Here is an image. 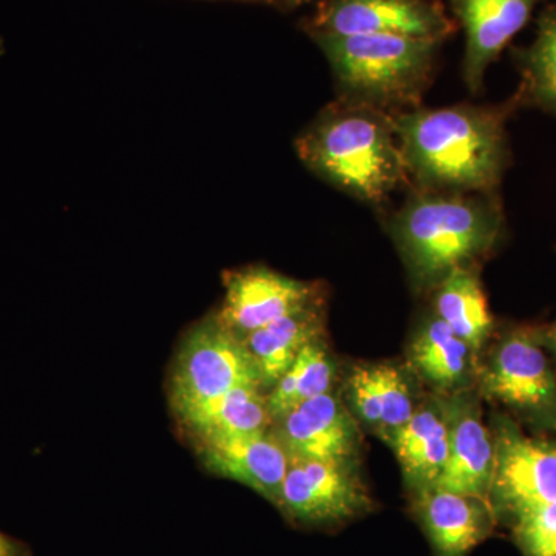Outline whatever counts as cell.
I'll use <instances>...</instances> for the list:
<instances>
[{
    "mask_svg": "<svg viewBox=\"0 0 556 556\" xmlns=\"http://www.w3.org/2000/svg\"><path fill=\"white\" fill-rule=\"evenodd\" d=\"M190 444L214 439L263 433L273 428L266 391L258 387H240L177 420Z\"/></svg>",
    "mask_w": 556,
    "mask_h": 556,
    "instance_id": "obj_21",
    "label": "cell"
},
{
    "mask_svg": "<svg viewBox=\"0 0 556 556\" xmlns=\"http://www.w3.org/2000/svg\"><path fill=\"white\" fill-rule=\"evenodd\" d=\"M295 149L314 174L371 206L408 178L393 115L345 98L318 113Z\"/></svg>",
    "mask_w": 556,
    "mask_h": 556,
    "instance_id": "obj_3",
    "label": "cell"
},
{
    "mask_svg": "<svg viewBox=\"0 0 556 556\" xmlns=\"http://www.w3.org/2000/svg\"><path fill=\"white\" fill-rule=\"evenodd\" d=\"M495 468L490 506L497 522L510 526L526 511L556 501V434H527L507 413L492 422Z\"/></svg>",
    "mask_w": 556,
    "mask_h": 556,
    "instance_id": "obj_7",
    "label": "cell"
},
{
    "mask_svg": "<svg viewBox=\"0 0 556 556\" xmlns=\"http://www.w3.org/2000/svg\"><path fill=\"white\" fill-rule=\"evenodd\" d=\"M291 459L357 463L358 422L336 391L303 402L273 424Z\"/></svg>",
    "mask_w": 556,
    "mask_h": 556,
    "instance_id": "obj_11",
    "label": "cell"
},
{
    "mask_svg": "<svg viewBox=\"0 0 556 556\" xmlns=\"http://www.w3.org/2000/svg\"><path fill=\"white\" fill-rule=\"evenodd\" d=\"M477 391L533 433L556 434V356L546 327L510 325L495 332L481 353Z\"/></svg>",
    "mask_w": 556,
    "mask_h": 556,
    "instance_id": "obj_5",
    "label": "cell"
},
{
    "mask_svg": "<svg viewBox=\"0 0 556 556\" xmlns=\"http://www.w3.org/2000/svg\"><path fill=\"white\" fill-rule=\"evenodd\" d=\"M508 527L522 556H556V501L526 511Z\"/></svg>",
    "mask_w": 556,
    "mask_h": 556,
    "instance_id": "obj_24",
    "label": "cell"
},
{
    "mask_svg": "<svg viewBox=\"0 0 556 556\" xmlns=\"http://www.w3.org/2000/svg\"><path fill=\"white\" fill-rule=\"evenodd\" d=\"M223 280L225 300L215 314L241 340L325 298L324 285L318 281L298 280L260 265L229 270Z\"/></svg>",
    "mask_w": 556,
    "mask_h": 556,
    "instance_id": "obj_10",
    "label": "cell"
},
{
    "mask_svg": "<svg viewBox=\"0 0 556 556\" xmlns=\"http://www.w3.org/2000/svg\"><path fill=\"white\" fill-rule=\"evenodd\" d=\"M278 2H283L288 7H298L300 3L308 2V0H278Z\"/></svg>",
    "mask_w": 556,
    "mask_h": 556,
    "instance_id": "obj_27",
    "label": "cell"
},
{
    "mask_svg": "<svg viewBox=\"0 0 556 556\" xmlns=\"http://www.w3.org/2000/svg\"><path fill=\"white\" fill-rule=\"evenodd\" d=\"M518 108L514 94L496 108L463 104L394 113L408 177L417 189L495 193L510 164L506 123Z\"/></svg>",
    "mask_w": 556,
    "mask_h": 556,
    "instance_id": "obj_1",
    "label": "cell"
},
{
    "mask_svg": "<svg viewBox=\"0 0 556 556\" xmlns=\"http://www.w3.org/2000/svg\"><path fill=\"white\" fill-rule=\"evenodd\" d=\"M407 365L419 382L441 396L477 390L479 361L467 342L457 338L433 313L420 320L407 350Z\"/></svg>",
    "mask_w": 556,
    "mask_h": 556,
    "instance_id": "obj_17",
    "label": "cell"
},
{
    "mask_svg": "<svg viewBox=\"0 0 556 556\" xmlns=\"http://www.w3.org/2000/svg\"><path fill=\"white\" fill-rule=\"evenodd\" d=\"M241 2L266 3V5H274L278 0H241Z\"/></svg>",
    "mask_w": 556,
    "mask_h": 556,
    "instance_id": "obj_28",
    "label": "cell"
},
{
    "mask_svg": "<svg viewBox=\"0 0 556 556\" xmlns=\"http://www.w3.org/2000/svg\"><path fill=\"white\" fill-rule=\"evenodd\" d=\"M339 382V367L327 338L309 343L288 371L266 393L270 416L285 415L303 402L336 391Z\"/></svg>",
    "mask_w": 556,
    "mask_h": 556,
    "instance_id": "obj_23",
    "label": "cell"
},
{
    "mask_svg": "<svg viewBox=\"0 0 556 556\" xmlns=\"http://www.w3.org/2000/svg\"><path fill=\"white\" fill-rule=\"evenodd\" d=\"M430 295L434 316L481 354L495 334V318L490 313L479 266L453 270Z\"/></svg>",
    "mask_w": 556,
    "mask_h": 556,
    "instance_id": "obj_20",
    "label": "cell"
},
{
    "mask_svg": "<svg viewBox=\"0 0 556 556\" xmlns=\"http://www.w3.org/2000/svg\"><path fill=\"white\" fill-rule=\"evenodd\" d=\"M409 514L433 556H468L500 525L489 501L439 486L409 496Z\"/></svg>",
    "mask_w": 556,
    "mask_h": 556,
    "instance_id": "obj_14",
    "label": "cell"
},
{
    "mask_svg": "<svg viewBox=\"0 0 556 556\" xmlns=\"http://www.w3.org/2000/svg\"><path fill=\"white\" fill-rule=\"evenodd\" d=\"M388 445L396 455L409 496L437 485L448 457L447 397L437 393L424 396L415 415Z\"/></svg>",
    "mask_w": 556,
    "mask_h": 556,
    "instance_id": "obj_18",
    "label": "cell"
},
{
    "mask_svg": "<svg viewBox=\"0 0 556 556\" xmlns=\"http://www.w3.org/2000/svg\"><path fill=\"white\" fill-rule=\"evenodd\" d=\"M541 0H452V10L466 30L464 79L478 91L489 65L526 27Z\"/></svg>",
    "mask_w": 556,
    "mask_h": 556,
    "instance_id": "obj_16",
    "label": "cell"
},
{
    "mask_svg": "<svg viewBox=\"0 0 556 556\" xmlns=\"http://www.w3.org/2000/svg\"><path fill=\"white\" fill-rule=\"evenodd\" d=\"M445 397L450 417L448 457L434 486L490 503L495 442L482 415L481 396L477 390H470Z\"/></svg>",
    "mask_w": 556,
    "mask_h": 556,
    "instance_id": "obj_13",
    "label": "cell"
},
{
    "mask_svg": "<svg viewBox=\"0 0 556 556\" xmlns=\"http://www.w3.org/2000/svg\"><path fill=\"white\" fill-rule=\"evenodd\" d=\"M521 83L515 98L519 108H535L556 116V2L538 20L536 38L514 51Z\"/></svg>",
    "mask_w": 556,
    "mask_h": 556,
    "instance_id": "obj_22",
    "label": "cell"
},
{
    "mask_svg": "<svg viewBox=\"0 0 556 556\" xmlns=\"http://www.w3.org/2000/svg\"><path fill=\"white\" fill-rule=\"evenodd\" d=\"M546 340L548 348H551L552 353L556 356V320L546 327Z\"/></svg>",
    "mask_w": 556,
    "mask_h": 556,
    "instance_id": "obj_26",
    "label": "cell"
},
{
    "mask_svg": "<svg viewBox=\"0 0 556 556\" xmlns=\"http://www.w3.org/2000/svg\"><path fill=\"white\" fill-rule=\"evenodd\" d=\"M277 510L289 525L334 530L375 510L357 463L291 459Z\"/></svg>",
    "mask_w": 556,
    "mask_h": 556,
    "instance_id": "obj_8",
    "label": "cell"
},
{
    "mask_svg": "<svg viewBox=\"0 0 556 556\" xmlns=\"http://www.w3.org/2000/svg\"><path fill=\"white\" fill-rule=\"evenodd\" d=\"M409 283L430 294L448 274L479 266L506 233V217L496 193L439 192L416 189L388 219Z\"/></svg>",
    "mask_w": 556,
    "mask_h": 556,
    "instance_id": "obj_2",
    "label": "cell"
},
{
    "mask_svg": "<svg viewBox=\"0 0 556 556\" xmlns=\"http://www.w3.org/2000/svg\"><path fill=\"white\" fill-rule=\"evenodd\" d=\"M327 338L325 298L278 318L243 339L266 393L309 343Z\"/></svg>",
    "mask_w": 556,
    "mask_h": 556,
    "instance_id": "obj_19",
    "label": "cell"
},
{
    "mask_svg": "<svg viewBox=\"0 0 556 556\" xmlns=\"http://www.w3.org/2000/svg\"><path fill=\"white\" fill-rule=\"evenodd\" d=\"M240 387L263 388L262 379L243 340L212 313L179 343L167 386L172 413L182 419Z\"/></svg>",
    "mask_w": 556,
    "mask_h": 556,
    "instance_id": "obj_6",
    "label": "cell"
},
{
    "mask_svg": "<svg viewBox=\"0 0 556 556\" xmlns=\"http://www.w3.org/2000/svg\"><path fill=\"white\" fill-rule=\"evenodd\" d=\"M193 447L211 473L254 490L277 508L291 456L273 428L263 433L199 442Z\"/></svg>",
    "mask_w": 556,
    "mask_h": 556,
    "instance_id": "obj_15",
    "label": "cell"
},
{
    "mask_svg": "<svg viewBox=\"0 0 556 556\" xmlns=\"http://www.w3.org/2000/svg\"><path fill=\"white\" fill-rule=\"evenodd\" d=\"M0 556H25V551L20 543L0 533Z\"/></svg>",
    "mask_w": 556,
    "mask_h": 556,
    "instance_id": "obj_25",
    "label": "cell"
},
{
    "mask_svg": "<svg viewBox=\"0 0 556 556\" xmlns=\"http://www.w3.org/2000/svg\"><path fill=\"white\" fill-rule=\"evenodd\" d=\"M419 386L407 364L364 362L348 372L345 404L357 422L390 444L419 407Z\"/></svg>",
    "mask_w": 556,
    "mask_h": 556,
    "instance_id": "obj_12",
    "label": "cell"
},
{
    "mask_svg": "<svg viewBox=\"0 0 556 556\" xmlns=\"http://www.w3.org/2000/svg\"><path fill=\"white\" fill-rule=\"evenodd\" d=\"M452 21L430 0H325L309 21L311 36L402 35L444 40Z\"/></svg>",
    "mask_w": 556,
    "mask_h": 556,
    "instance_id": "obj_9",
    "label": "cell"
},
{
    "mask_svg": "<svg viewBox=\"0 0 556 556\" xmlns=\"http://www.w3.org/2000/svg\"><path fill=\"white\" fill-rule=\"evenodd\" d=\"M345 100L401 113L419 108L444 40L402 35L313 36Z\"/></svg>",
    "mask_w": 556,
    "mask_h": 556,
    "instance_id": "obj_4",
    "label": "cell"
}]
</instances>
